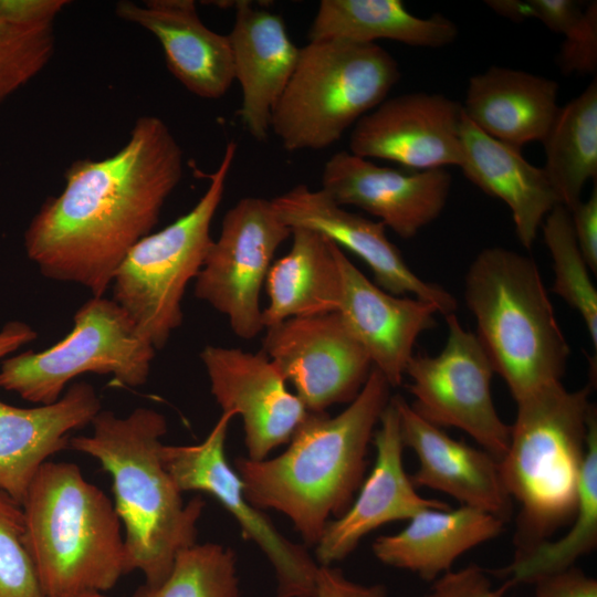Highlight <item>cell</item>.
Returning a JSON list of instances; mask_svg holds the SVG:
<instances>
[{"label": "cell", "instance_id": "obj_38", "mask_svg": "<svg viewBox=\"0 0 597 597\" xmlns=\"http://www.w3.org/2000/svg\"><path fill=\"white\" fill-rule=\"evenodd\" d=\"M576 242L588 269L597 273V188L570 211Z\"/></svg>", "mask_w": 597, "mask_h": 597}, {"label": "cell", "instance_id": "obj_23", "mask_svg": "<svg viewBox=\"0 0 597 597\" xmlns=\"http://www.w3.org/2000/svg\"><path fill=\"white\" fill-rule=\"evenodd\" d=\"M234 8V23L228 38L234 80L242 91L239 115L248 133L262 142L268 137L272 112L295 70L300 48L289 36L280 14L258 9L250 1H237Z\"/></svg>", "mask_w": 597, "mask_h": 597}, {"label": "cell", "instance_id": "obj_30", "mask_svg": "<svg viewBox=\"0 0 597 597\" xmlns=\"http://www.w3.org/2000/svg\"><path fill=\"white\" fill-rule=\"evenodd\" d=\"M597 544V412L593 406L588 417L587 446L578 488L576 513L565 535L544 541L516 553L506 567L499 570L506 586L534 584L540 578L575 566Z\"/></svg>", "mask_w": 597, "mask_h": 597}, {"label": "cell", "instance_id": "obj_17", "mask_svg": "<svg viewBox=\"0 0 597 597\" xmlns=\"http://www.w3.org/2000/svg\"><path fill=\"white\" fill-rule=\"evenodd\" d=\"M451 185L446 169L400 170L342 150L324 164L321 189L337 205L360 208L410 239L441 214Z\"/></svg>", "mask_w": 597, "mask_h": 597}, {"label": "cell", "instance_id": "obj_12", "mask_svg": "<svg viewBox=\"0 0 597 597\" xmlns=\"http://www.w3.org/2000/svg\"><path fill=\"white\" fill-rule=\"evenodd\" d=\"M232 417L230 412H222L199 444H163L164 467L181 492H207L234 516L244 538L253 541L274 567L276 597H316L318 566L303 546L285 538L270 519L247 500L238 472L227 461L224 442Z\"/></svg>", "mask_w": 597, "mask_h": 597}, {"label": "cell", "instance_id": "obj_7", "mask_svg": "<svg viewBox=\"0 0 597 597\" xmlns=\"http://www.w3.org/2000/svg\"><path fill=\"white\" fill-rule=\"evenodd\" d=\"M399 78L397 61L377 43L308 41L270 129L289 151L327 148L384 102Z\"/></svg>", "mask_w": 597, "mask_h": 597}, {"label": "cell", "instance_id": "obj_42", "mask_svg": "<svg viewBox=\"0 0 597 597\" xmlns=\"http://www.w3.org/2000/svg\"><path fill=\"white\" fill-rule=\"evenodd\" d=\"M484 3L496 14L516 23L533 19L530 0H486Z\"/></svg>", "mask_w": 597, "mask_h": 597}, {"label": "cell", "instance_id": "obj_22", "mask_svg": "<svg viewBox=\"0 0 597 597\" xmlns=\"http://www.w3.org/2000/svg\"><path fill=\"white\" fill-rule=\"evenodd\" d=\"M94 387L73 384L55 402L20 408L0 401V491L22 503L43 463L101 411Z\"/></svg>", "mask_w": 597, "mask_h": 597}, {"label": "cell", "instance_id": "obj_16", "mask_svg": "<svg viewBox=\"0 0 597 597\" xmlns=\"http://www.w3.org/2000/svg\"><path fill=\"white\" fill-rule=\"evenodd\" d=\"M279 219L289 228H306L328 238L360 258L371 270L375 284L397 295L427 301L447 316L457 310L452 294L420 279L386 235L385 226L337 205L323 189L297 185L271 199Z\"/></svg>", "mask_w": 597, "mask_h": 597}, {"label": "cell", "instance_id": "obj_2", "mask_svg": "<svg viewBox=\"0 0 597 597\" xmlns=\"http://www.w3.org/2000/svg\"><path fill=\"white\" fill-rule=\"evenodd\" d=\"M390 385L373 367L337 416L308 412L289 448L271 460L237 458L247 500L290 517L307 544H317L328 517L343 515L363 483L368 444L390 400Z\"/></svg>", "mask_w": 597, "mask_h": 597}, {"label": "cell", "instance_id": "obj_6", "mask_svg": "<svg viewBox=\"0 0 597 597\" xmlns=\"http://www.w3.org/2000/svg\"><path fill=\"white\" fill-rule=\"evenodd\" d=\"M464 301L494 373L515 401L561 381L570 348L532 258L483 249L465 274Z\"/></svg>", "mask_w": 597, "mask_h": 597}, {"label": "cell", "instance_id": "obj_19", "mask_svg": "<svg viewBox=\"0 0 597 597\" xmlns=\"http://www.w3.org/2000/svg\"><path fill=\"white\" fill-rule=\"evenodd\" d=\"M335 255L342 283L337 312L373 367L383 374L390 387H398L415 354L419 335L437 325L439 311L430 302L384 291L337 245Z\"/></svg>", "mask_w": 597, "mask_h": 597}, {"label": "cell", "instance_id": "obj_33", "mask_svg": "<svg viewBox=\"0 0 597 597\" xmlns=\"http://www.w3.org/2000/svg\"><path fill=\"white\" fill-rule=\"evenodd\" d=\"M542 229L553 260L552 291L580 314L596 349L597 291L576 242L570 212L562 205L555 206L545 217Z\"/></svg>", "mask_w": 597, "mask_h": 597}, {"label": "cell", "instance_id": "obj_15", "mask_svg": "<svg viewBox=\"0 0 597 597\" xmlns=\"http://www.w3.org/2000/svg\"><path fill=\"white\" fill-rule=\"evenodd\" d=\"M210 390L223 412L242 418L249 459L264 460L291 440L308 415L261 349L206 346L200 353Z\"/></svg>", "mask_w": 597, "mask_h": 597}, {"label": "cell", "instance_id": "obj_4", "mask_svg": "<svg viewBox=\"0 0 597 597\" xmlns=\"http://www.w3.org/2000/svg\"><path fill=\"white\" fill-rule=\"evenodd\" d=\"M21 505L25 544L44 597L105 593L127 574L121 520L78 465L43 463Z\"/></svg>", "mask_w": 597, "mask_h": 597}, {"label": "cell", "instance_id": "obj_34", "mask_svg": "<svg viewBox=\"0 0 597 597\" xmlns=\"http://www.w3.org/2000/svg\"><path fill=\"white\" fill-rule=\"evenodd\" d=\"M0 597H44L25 544L22 505L1 491Z\"/></svg>", "mask_w": 597, "mask_h": 597}, {"label": "cell", "instance_id": "obj_32", "mask_svg": "<svg viewBox=\"0 0 597 597\" xmlns=\"http://www.w3.org/2000/svg\"><path fill=\"white\" fill-rule=\"evenodd\" d=\"M235 556L214 543L180 551L166 579L139 586L133 597H239Z\"/></svg>", "mask_w": 597, "mask_h": 597}, {"label": "cell", "instance_id": "obj_20", "mask_svg": "<svg viewBox=\"0 0 597 597\" xmlns=\"http://www.w3.org/2000/svg\"><path fill=\"white\" fill-rule=\"evenodd\" d=\"M392 400L399 412L404 447L418 458L413 485L440 491L470 506L507 522L513 501L500 471L499 460L484 449L474 448L447 434L421 418L399 395Z\"/></svg>", "mask_w": 597, "mask_h": 597}, {"label": "cell", "instance_id": "obj_3", "mask_svg": "<svg viewBox=\"0 0 597 597\" xmlns=\"http://www.w3.org/2000/svg\"><path fill=\"white\" fill-rule=\"evenodd\" d=\"M91 436L70 439V448L96 459L113 481L115 511L124 525L127 574L139 570L157 586L169 575L177 554L196 544L205 501L184 503L164 467L160 438L165 416L137 408L126 417L101 410Z\"/></svg>", "mask_w": 597, "mask_h": 597}, {"label": "cell", "instance_id": "obj_39", "mask_svg": "<svg viewBox=\"0 0 597 597\" xmlns=\"http://www.w3.org/2000/svg\"><path fill=\"white\" fill-rule=\"evenodd\" d=\"M383 585L366 586L347 579L343 573L331 566H318L316 574V597H386Z\"/></svg>", "mask_w": 597, "mask_h": 597}, {"label": "cell", "instance_id": "obj_28", "mask_svg": "<svg viewBox=\"0 0 597 597\" xmlns=\"http://www.w3.org/2000/svg\"><path fill=\"white\" fill-rule=\"evenodd\" d=\"M457 36L448 18L417 17L400 0H322L308 30V41L369 44L384 39L430 49L449 45Z\"/></svg>", "mask_w": 597, "mask_h": 597}, {"label": "cell", "instance_id": "obj_25", "mask_svg": "<svg viewBox=\"0 0 597 597\" xmlns=\"http://www.w3.org/2000/svg\"><path fill=\"white\" fill-rule=\"evenodd\" d=\"M558 92L554 80L493 65L469 78L461 106L483 133L522 149L543 143L559 111Z\"/></svg>", "mask_w": 597, "mask_h": 597}, {"label": "cell", "instance_id": "obj_29", "mask_svg": "<svg viewBox=\"0 0 597 597\" xmlns=\"http://www.w3.org/2000/svg\"><path fill=\"white\" fill-rule=\"evenodd\" d=\"M543 167L569 212L582 201L585 185L597 177V81L559 111L543 140Z\"/></svg>", "mask_w": 597, "mask_h": 597}, {"label": "cell", "instance_id": "obj_18", "mask_svg": "<svg viewBox=\"0 0 597 597\" xmlns=\"http://www.w3.org/2000/svg\"><path fill=\"white\" fill-rule=\"evenodd\" d=\"M374 433L376 460L368 478L348 510L326 524L316 544L321 566L345 558L359 541L379 526L409 520L430 507H449L446 502L421 496L402 463L404 443L398 409L390 398Z\"/></svg>", "mask_w": 597, "mask_h": 597}, {"label": "cell", "instance_id": "obj_31", "mask_svg": "<svg viewBox=\"0 0 597 597\" xmlns=\"http://www.w3.org/2000/svg\"><path fill=\"white\" fill-rule=\"evenodd\" d=\"M65 0H0V105L31 81L54 51Z\"/></svg>", "mask_w": 597, "mask_h": 597}, {"label": "cell", "instance_id": "obj_5", "mask_svg": "<svg viewBox=\"0 0 597 597\" xmlns=\"http://www.w3.org/2000/svg\"><path fill=\"white\" fill-rule=\"evenodd\" d=\"M591 386L562 381L516 401L510 443L499 460L504 486L520 505L516 553L547 541L575 516L586 454Z\"/></svg>", "mask_w": 597, "mask_h": 597}, {"label": "cell", "instance_id": "obj_14", "mask_svg": "<svg viewBox=\"0 0 597 597\" xmlns=\"http://www.w3.org/2000/svg\"><path fill=\"white\" fill-rule=\"evenodd\" d=\"M462 106L438 93L386 98L363 116L349 136V153L394 161L409 170L460 167Z\"/></svg>", "mask_w": 597, "mask_h": 597}, {"label": "cell", "instance_id": "obj_11", "mask_svg": "<svg viewBox=\"0 0 597 597\" xmlns=\"http://www.w3.org/2000/svg\"><path fill=\"white\" fill-rule=\"evenodd\" d=\"M291 234L264 198H242L223 216L195 279V295L227 316L238 337L251 339L264 329L261 290L276 250Z\"/></svg>", "mask_w": 597, "mask_h": 597}, {"label": "cell", "instance_id": "obj_37", "mask_svg": "<svg viewBox=\"0 0 597 597\" xmlns=\"http://www.w3.org/2000/svg\"><path fill=\"white\" fill-rule=\"evenodd\" d=\"M534 585V597H597V580L575 566L544 576Z\"/></svg>", "mask_w": 597, "mask_h": 597}, {"label": "cell", "instance_id": "obj_21", "mask_svg": "<svg viewBox=\"0 0 597 597\" xmlns=\"http://www.w3.org/2000/svg\"><path fill=\"white\" fill-rule=\"evenodd\" d=\"M115 13L157 38L169 71L190 93L217 100L232 85L229 38L201 21L193 0L119 1Z\"/></svg>", "mask_w": 597, "mask_h": 597}, {"label": "cell", "instance_id": "obj_26", "mask_svg": "<svg viewBox=\"0 0 597 597\" xmlns=\"http://www.w3.org/2000/svg\"><path fill=\"white\" fill-rule=\"evenodd\" d=\"M408 521L399 533L377 537L373 552L381 563L428 582L451 570L465 552L499 536L505 524L495 515L464 505L425 509Z\"/></svg>", "mask_w": 597, "mask_h": 597}, {"label": "cell", "instance_id": "obj_1", "mask_svg": "<svg viewBox=\"0 0 597 597\" xmlns=\"http://www.w3.org/2000/svg\"><path fill=\"white\" fill-rule=\"evenodd\" d=\"M184 175L179 143L157 116L136 119L114 155L74 161L60 195L48 198L24 233L41 273L103 296L128 251L150 234Z\"/></svg>", "mask_w": 597, "mask_h": 597}, {"label": "cell", "instance_id": "obj_36", "mask_svg": "<svg viewBox=\"0 0 597 597\" xmlns=\"http://www.w3.org/2000/svg\"><path fill=\"white\" fill-rule=\"evenodd\" d=\"M504 588L495 590L484 569L471 564L458 570H449L433 580L422 597H504Z\"/></svg>", "mask_w": 597, "mask_h": 597}, {"label": "cell", "instance_id": "obj_13", "mask_svg": "<svg viewBox=\"0 0 597 597\" xmlns=\"http://www.w3.org/2000/svg\"><path fill=\"white\" fill-rule=\"evenodd\" d=\"M265 331L262 350L308 412L352 402L373 369L338 312L287 318Z\"/></svg>", "mask_w": 597, "mask_h": 597}, {"label": "cell", "instance_id": "obj_43", "mask_svg": "<svg viewBox=\"0 0 597 597\" xmlns=\"http://www.w3.org/2000/svg\"><path fill=\"white\" fill-rule=\"evenodd\" d=\"M80 597H109V596L105 595L104 593H91V594L82 595Z\"/></svg>", "mask_w": 597, "mask_h": 597}, {"label": "cell", "instance_id": "obj_9", "mask_svg": "<svg viewBox=\"0 0 597 597\" xmlns=\"http://www.w3.org/2000/svg\"><path fill=\"white\" fill-rule=\"evenodd\" d=\"M73 321L72 331L52 347L3 360L0 387L41 406L57 401L66 384L85 373L112 375L124 387L147 381L156 349L118 304L93 296Z\"/></svg>", "mask_w": 597, "mask_h": 597}, {"label": "cell", "instance_id": "obj_24", "mask_svg": "<svg viewBox=\"0 0 597 597\" xmlns=\"http://www.w3.org/2000/svg\"><path fill=\"white\" fill-rule=\"evenodd\" d=\"M460 137L463 175L509 207L517 239L531 249L545 217L559 205L544 169L527 161L521 148L483 133L464 113Z\"/></svg>", "mask_w": 597, "mask_h": 597}, {"label": "cell", "instance_id": "obj_8", "mask_svg": "<svg viewBox=\"0 0 597 597\" xmlns=\"http://www.w3.org/2000/svg\"><path fill=\"white\" fill-rule=\"evenodd\" d=\"M237 144L226 145L205 193L189 212L139 240L126 254L113 281V301L156 350L165 347L184 318L188 283L200 272L213 242L211 223L222 201Z\"/></svg>", "mask_w": 597, "mask_h": 597}, {"label": "cell", "instance_id": "obj_41", "mask_svg": "<svg viewBox=\"0 0 597 597\" xmlns=\"http://www.w3.org/2000/svg\"><path fill=\"white\" fill-rule=\"evenodd\" d=\"M36 332L22 322H9L0 331V358L34 341Z\"/></svg>", "mask_w": 597, "mask_h": 597}, {"label": "cell", "instance_id": "obj_10", "mask_svg": "<svg viewBox=\"0 0 597 597\" xmlns=\"http://www.w3.org/2000/svg\"><path fill=\"white\" fill-rule=\"evenodd\" d=\"M446 317L448 337L436 356L413 354L405 375L415 397L410 407L428 422L458 428L500 460L510 443L511 426L499 416L491 394L493 366L475 333L454 313Z\"/></svg>", "mask_w": 597, "mask_h": 597}, {"label": "cell", "instance_id": "obj_27", "mask_svg": "<svg viewBox=\"0 0 597 597\" xmlns=\"http://www.w3.org/2000/svg\"><path fill=\"white\" fill-rule=\"evenodd\" d=\"M291 237V249L272 263L265 279L264 328L292 317L337 312L341 305L336 244L306 228L292 229Z\"/></svg>", "mask_w": 597, "mask_h": 597}, {"label": "cell", "instance_id": "obj_35", "mask_svg": "<svg viewBox=\"0 0 597 597\" xmlns=\"http://www.w3.org/2000/svg\"><path fill=\"white\" fill-rule=\"evenodd\" d=\"M557 65L564 75L597 71V2L588 3L575 25L564 35Z\"/></svg>", "mask_w": 597, "mask_h": 597}, {"label": "cell", "instance_id": "obj_40", "mask_svg": "<svg viewBox=\"0 0 597 597\" xmlns=\"http://www.w3.org/2000/svg\"><path fill=\"white\" fill-rule=\"evenodd\" d=\"M533 19L551 31L565 35L579 20L584 8L574 0H530Z\"/></svg>", "mask_w": 597, "mask_h": 597}]
</instances>
